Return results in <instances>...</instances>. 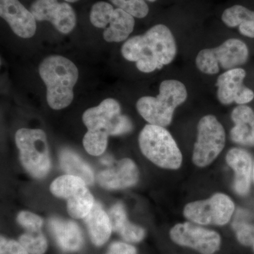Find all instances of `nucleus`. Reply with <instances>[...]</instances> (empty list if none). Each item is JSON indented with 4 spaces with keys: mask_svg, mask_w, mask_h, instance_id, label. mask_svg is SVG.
<instances>
[{
    "mask_svg": "<svg viewBox=\"0 0 254 254\" xmlns=\"http://www.w3.org/2000/svg\"><path fill=\"white\" fill-rule=\"evenodd\" d=\"M122 54L128 61L136 63L142 72H153L173 61L176 42L168 26L155 25L144 34L127 40L122 47Z\"/></svg>",
    "mask_w": 254,
    "mask_h": 254,
    "instance_id": "nucleus-1",
    "label": "nucleus"
},
{
    "mask_svg": "<svg viewBox=\"0 0 254 254\" xmlns=\"http://www.w3.org/2000/svg\"><path fill=\"white\" fill-rule=\"evenodd\" d=\"M39 73L46 86L50 108L62 110L71 104L78 78V68L71 60L60 55L48 57L40 64Z\"/></svg>",
    "mask_w": 254,
    "mask_h": 254,
    "instance_id": "nucleus-2",
    "label": "nucleus"
},
{
    "mask_svg": "<svg viewBox=\"0 0 254 254\" xmlns=\"http://www.w3.org/2000/svg\"><path fill=\"white\" fill-rule=\"evenodd\" d=\"M157 97H142L137 101L138 113L150 125L168 127L173 120L174 112L185 103L187 91L185 84L177 80H165L160 83Z\"/></svg>",
    "mask_w": 254,
    "mask_h": 254,
    "instance_id": "nucleus-3",
    "label": "nucleus"
},
{
    "mask_svg": "<svg viewBox=\"0 0 254 254\" xmlns=\"http://www.w3.org/2000/svg\"><path fill=\"white\" fill-rule=\"evenodd\" d=\"M138 143L143 154L160 168L177 170L181 166V151L165 127L145 125L140 133Z\"/></svg>",
    "mask_w": 254,
    "mask_h": 254,
    "instance_id": "nucleus-4",
    "label": "nucleus"
},
{
    "mask_svg": "<svg viewBox=\"0 0 254 254\" xmlns=\"http://www.w3.org/2000/svg\"><path fill=\"white\" fill-rule=\"evenodd\" d=\"M21 165L32 177L43 178L50 170L49 147L41 129L21 128L15 135Z\"/></svg>",
    "mask_w": 254,
    "mask_h": 254,
    "instance_id": "nucleus-5",
    "label": "nucleus"
},
{
    "mask_svg": "<svg viewBox=\"0 0 254 254\" xmlns=\"http://www.w3.org/2000/svg\"><path fill=\"white\" fill-rule=\"evenodd\" d=\"M249 58L247 45L240 40H227L221 46L199 52L195 60L197 68L206 74H215L223 69H232L245 64Z\"/></svg>",
    "mask_w": 254,
    "mask_h": 254,
    "instance_id": "nucleus-6",
    "label": "nucleus"
},
{
    "mask_svg": "<svg viewBox=\"0 0 254 254\" xmlns=\"http://www.w3.org/2000/svg\"><path fill=\"white\" fill-rule=\"evenodd\" d=\"M82 120L88 131L100 130L109 136L125 134L133 128L130 119L122 115L120 103L113 98L105 99L98 106L87 110Z\"/></svg>",
    "mask_w": 254,
    "mask_h": 254,
    "instance_id": "nucleus-7",
    "label": "nucleus"
},
{
    "mask_svg": "<svg viewBox=\"0 0 254 254\" xmlns=\"http://www.w3.org/2000/svg\"><path fill=\"white\" fill-rule=\"evenodd\" d=\"M198 135L193 153V162L200 168L213 163L223 150L225 131L213 115H206L198 124Z\"/></svg>",
    "mask_w": 254,
    "mask_h": 254,
    "instance_id": "nucleus-8",
    "label": "nucleus"
},
{
    "mask_svg": "<svg viewBox=\"0 0 254 254\" xmlns=\"http://www.w3.org/2000/svg\"><path fill=\"white\" fill-rule=\"evenodd\" d=\"M235 209L228 195L218 193L208 199L189 203L184 209V215L198 225L222 226L230 221Z\"/></svg>",
    "mask_w": 254,
    "mask_h": 254,
    "instance_id": "nucleus-9",
    "label": "nucleus"
},
{
    "mask_svg": "<svg viewBox=\"0 0 254 254\" xmlns=\"http://www.w3.org/2000/svg\"><path fill=\"white\" fill-rule=\"evenodd\" d=\"M170 235L177 245L189 247L201 254H215L221 245V237L218 232L194 222L177 224L170 230Z\"/></svg>",
    "mask_w": 254,
    "mask_h": 254,
    "instance_id": "nucleus-10",
    "label": "nucleus"
},
{
    "mask_svg": "<svg viewBox=\"0 0 254 254\" xmlns=\"http://www.w3.org/2000/svg\"><path fill=\"white\" fill-rule=\"evenodd\" d=\"M30 11L36 21H49L63 34L69 33L76 26V14L67 3H60L58 0H36Z\"/></svg>",
    "mask_w": 254,
    "mask_h": 254,
    "instance_id": "nucleus-11",
    "label": "nucleus"
},
{
    "mask_svg": "<svg viewBox=\"0 0 254 254\" xmlns=\"http://www.w3.org/2000/svg\"><path fill=\"white\" fill-rule=\"evenodd\" d=\"M246 74L243 68H235L219 76L216 83L217 96L222 104L236 103L242 105L254 100V91L244 85Z\"/></svg>",
    "mask_w": 254,
    "mask_h": 254,
    "instance_id": "nucleus-12",
    "label": "nucleus"
},
{
    "mask_svg": "<svg viewBox=\"0 0 254 254\" xmlns=\"http://www.w3.org/2000/svg\"><path fill=\"white\" fill-rule=\"evenodd\" d=\"M0 16L16 36L30 38L36 33V18L18 0H0Z\"/></svg>",
    "mask_w": 254,
    "mask_h": 254,
    "instance_id": "nucleus-13",
    "label": "nucleus"
},
{
    "mask_svg": "<svg viewBox=\"0 0 254 254\" xmlns=\"http://www.w3.org/2000/svg\"><path fill=\"white\" fill-rule=\"evenodd\" d=\"M138 177L139 172L134 162L124 158L101 172L98 180L100 186L107 190H123L136 185Z\"/></svg>",
    "mask_w": 254,
    "mask_h": 254,
    "instance_id": "nucleus-14",
    "label": "nucleus"
},
{
    "mask_svg": "<svg viewBox=\"0 0 254 254\" xmlns=\"http://www.w3.org/2000/svg\"><path fill=\"white\" fill-rule=\"evenodd\" d=\"M226 161L235 172L234 189L235 191L240 195H247L250 192L253 176L252 155L242 148H232L227 153Z\"/></svg>",
    "mask_w": 254,
    "mask_h": 254,
    "instance_id": "nucleus-15",
    "label": "nucleus"
},
{
    "mask_svg": "<svg viewBox=\"0 0 254 254\" xmlns=\"http://www.w3.org/2000/svg\"><path fill=\"white\" fill-rule=\"evenodd\" d=\"M49 229L57 243L65 252H76L83 243V235L77 224L70 220L52 218L49 220Z\"/></svg>",
    "mask_w": 254,
    "mask_h": 254,
    "instance_id": "nucleus-16",
    "label": "nucleus"
},
{
    "mask_svg": "<svg viewBox=\"0 0 254 254\" xmlns=\"http://www.w3.org/2000/svg\"><path fill=\"white\" fill-rule=\"evenodd\" d=\"M235 126L230 132L232 141L237 144L254 147V111L247 105H239L232 111Z\"/></svg>",
    "mask_w": 254,
    "mask_h": 254,
    "instance_id": "nucleus-17",
    "label": "nucleus"
},
{
    "mask_svg": "<svg viewBox=\"0 0 254 254\" xmlns=\"http://www.w3.org/2000/svg\"><path fill=\"white\" fill-rule=\"evenodd\" d=\"M83 220L91 242L95 246L100 247L108 242L113 231V227L109 215L103 210L99 203H95L91 212Z\"/></svg>",
    "mask_w": 254,
    "mask_h": 254,
    "instance_id": "nucleus-18",
    "label": "nucleus"
},
{
    "mask_svg": "<svg viewBox=\"0 0 254 254\" xmlns=\"http://www.w3.org/2000/svg\"><path fill=\"white\" fill-rule=\"evenodd\" d=\"M108 215L113 231L118 233L126 242L137 243L144 238L145 230L128 221L126 210L121 203L114 205Z\"/></svg>",
    "mask_w": 254,
    "mask_h": 254,
    "instance_id": "nucleus-19",
    "label": "nucleus"
},
{
    "mask_svg": "<svg viewBox=\"0 0 254 254\" xmlns=\"http://www.w3.org/2000/svg\"><path fill=\"white\" fill-rule=\"evenodd\" d=\"M135 21L133 16L124 10L117 8L114 10L109 26L103 32L105 41L119 43L126 40L133 31Z\"/></svg>",
    "mask_w": 254,
    "mask_h": 254,
    "instance_id": "nucleus-20",
    "label": "nucleus"
},
{
    "mask_svg": "<svg viewBox=\"0 0 254 254\" xmlns=\"http://www.w3.org/2000/svg\"><path fill=\"white\" fill-rule=\"evenodd\" d=\"M222 20L229 27L239 26L241 34L254 38V11L242 5H234L225 9Z\"/></svg>",
    "mask_w": 254,
    "mask_h": 254,
    "instance_id": "nucleus-21",
    "label": "nucleus"
},
{
    "mask_svg": "<svg viewBox=\"0 0 254 254\" xmlns=\"http://www.w3.org/2000/svg\"><path fill=\"white\" fill-rule=\"evenodd\" d=\"M60 163L65 173L80 177L87 185H91L94 181V175L89 165L74 152L63 150L60 154Z\"/></svg>",
    "mask_w": 254,
    "mask_h": 254,
    "instance_id": "nucleus-22",
    "label": "nucleus"
},
{
    "mask_svg": "<svg viewBox=\"0 0 254 254\" xmlns=\"http://www.w3.org/2000/svg\"><path fill=\"white\" fill-rule=\"evenodd\" d=\"M95 205L93 195L86 187L78 190L76 194L67 200V211L72 218H84L91 212Z\"/></svg>",
    "mask_w": 254,
    "mask_h": 254,
    "instance_id": "nucleus-23",
    "label": "nucleus"
},
{
    "mask_svg": "<svg viewBox=\"0 0 254 254\" xmlns=\"http://www.w3.org/2000/svg\"><path fill=\"white\" fill-rule=\"evenodd\" d=\"M86 185V182L80 177L66 175L54 180L50 189L55 196L68 200Z\"/></svg>",
    "mask_w": 254,
    "mask_h": 254,
    "instance_id": "nucleus-24",
    "label": "nucleus"
},
{
    "mask_svg": "<svg viewBox=\"0 0 254 254\" xmlns=\"http://www.w3.org/2000/svg\"><path fill=\"white\" fill-rule=\"evenodd\" d=\"M108 136L109 135L106 132L100 130H88L83 139L85 150L94 156L103 154L108 146Z\"/></svg>",
    "mask_w": 254,
    "mask_h": 254,
    "instance_id": "nucleus-25",
    "label": "nucleus"
},
{
    "mask_svg": "<svg viewBox=\"0 0 254 254\" xmlns=\"http://www.w3.org/2000/svg\"><path fill=\"white\" fill-rule=\"evenodd\" d=\"M19 242L29 254H43L48 249V242L41 231H26L20 237Z\"/></svg>",
    "mask_w": 254,
    "mask_h": 254,
    "instance_id": "nucleus-26",
    "label": "nucleus"
},
{
    "mask_svg": "<svg viewBox=\"0 0 254 254\" xmlns=\"http://www.w3.org/2000/svg\"><path fill=\"white\" fill-rule=\"evenodd\" d=\"M113 6L105 1H98L93 5L90 20L95 27L106 28L114 12Z\"/></svg>",
    "mask_w": 254,
    "mask_h": 254,
    "instance_id": "nucleus-27",
    "label": "nucleus"
},
{
    "mask_svg": "<svg viewBox=\"0 0 254 254\" xmlns=\"http://www.w3.org/2000/svg\"><path fill=\"white\" fill-rule=\"evenodd\" d=\"M118 8L124 10L133 17L144 18L148 14L149 8L145 0H110Z\"/></svg>",
    "mask_w": 254,
    "mask_h": 254,
    "instance_id": "nucleus-28",
    "label": "nucleus"
},
{
    "mask_svg": "<svg viewBox=\"0 0 254 254\" xmlns=\"http://www.w3.org/2000/svg\"><path fill=\"white\" fill-rule=\"evenodd\" d=\"M237 240L241 245L251 247L254 244V225L241 220H235L232 223Z\"/></svg>",
    "mask_w": 254,
    "mask_h": 254,
    "instance_id": "nucleus-29",
    "label": "nucleus"
},
{
    "mask_svg": "<svg viewBox=\"0 0 254 254\" xmlns=\"http://www.w3.org/2000/svg\"><path fill=\"white\" fill-rule=\"evenodd\" d=\"M18 223L27 232L41 231L43 220L31 212L22 211L18 215Z\"/></svg>",
    "mask_w": 254,
    "mask_h": 254,
    "instance_id": "nucleus-30",
    "label": "nucleus"
},
{
    "mask_svg": "<svg viewBox=\"0 0 254 254\" xmlns=\"http://www.w3.org/2000/svg\"><path fill=\"white\" fill-rule=\"evenodd\" d=\"M0 254H29L20 242L1 237Z\"/></svg>",
    "mask_w": 254,
    "mask_h": 254,
    "instance_id": "nucleus-31",
    "label": "nucleus"
},
{
    "mask_svg": "<svg viewBox=\"0 0 254 254\" xmlns=\"http://www.w3.org/2000/svg\"><path fill=\"white\" fill-rule=\"evenodd\" d=\"M107 254H137L134 247L124 242H114L109 247Z\"/></svg>",
    "mask_w": 254,
    "mask_h": 254,
    "instance_id": "nucleus-32",
    "label": "nucleus"
},
{
    "mask_svg": "<svg viewBox=\"0 0 254 254\" xmlns=\"http://www.w3.org/2000/svg\"><path fill=\"white\" fill-rule=\"evenodd\" d=\"M65 1H68V2H76L78 0H65Z\"/></svg>",
    "mask_w": 254,
    "mask_h": 254,
    "instance_id": "nucleus-33",
    "label": "nucleus"
},
{
    "mask_svg": "<svg viewBox=\"0 0 254 254\" xmlns=\"http://www.w3.org/2000/svg\"><path fill=\"white\" fill-rule=\"evenodd\" d=\"M146 1H150V2H154L156 0H146Z\"/></svg>",
    "mask_w": 254,
    "mask_h": 254,
    "instance_id": "nucleus-34",
    "label": "nucleus"
},
{
    "mask_svg": "<svg viewBox=\"0 0 254 254\" xmlns=\"http://www.w3.org/2000/svg\"><path fill=\"white\" fill-rule=\"evenodd\" d=\"M253 180L254 182V168H253Z\"/></svg>",
    "mask_w": 254,
    "mask_h": 254,
    "instance_id": "nucleus-35",
    "label": "nucleus"
},
{
    "mask_svg": "<svg viewBox=\"0 0 254 254\" xmlns=\"http://www.w3.org/2000/svg\"><path fill=\"white\" fill-rule=\"evenodd\" d=\"M252 247H253V250H254V245L252 246Z\"/></svg>",
    "mask_w": 254,
    "mask_h": 254,
    "instance_id": "nucleus-36",
    "label": "nucleus"
}]
</instances>
